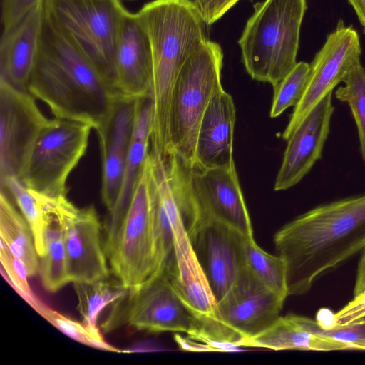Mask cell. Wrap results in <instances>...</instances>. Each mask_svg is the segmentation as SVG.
<instances>
[{"label": "cell", "mask_w": 365, "mask_h": 365, "mask_svg": "<svg viewBox=\"0 0 365 365\" xmlns=\"http://www.w3.org/2000/svg\"><path fill=\"white\" fill-rule=\"evenodd\" d=\"M273 241L286 263L288 296L307 293L319 277L365 249V194L310 210Z\"/></svg>", "instance_id": "obj_1"}, {"label": "cell", "mask_w": 365, "mask_h": 365, "mask_svg": "<svg viewBox=\"0 0 365 365\" xmlns=\"http://www.w3.org/2000/svg\"><path fill=\"white\" fill-rule=\"evenodd\" d=\"M28 92L44 102L56 118L96 129L117 95L90 59L55 22L46 18L41 48Z\"/></svg>", "instance_id": "obj_2"}, {"label": "cell", "mask_w": 365, "mask_h": 365, "mask_svg": "<svg viewBox=\"0 0 365 365\" xmlns=\"http://www.w3.org/2000/svg\"><path fill=\"white\" fill-rule=\"evenodd\" d=\"M138 14L148 31L153 56L150 150L165 157L170 153L172 91L185 61L207 39L205 24L193 0H154Z\"/></svg>", "instance_id": "obj_3"}, {"label": "cell", "mask_w": 365, "mask_h": 365, "mask_svg": "<svg viewBox=\"0 0 365 365\" xmlns=\"http://www.w3.org/2000/svg\"><path fill=\"white\" fill-rule=\"evenodd\" d=\"M307 0H264L254 5L238 41L254 80L274 88L295 66Z\"/></svg>", "instance_id": "obj_4"}, {"label": "cell", "mask_w": 365, "mask_h": 365, "mask_svg": "<svg viewBox=\"0 0 365 365\" xmlns=\"http://www.w3.org/2000/svg\"><path fill=\"white\" fill-rule=\"evenodd\" d=\"M222 59L221 46L207 38L185 61L172 91L170 153L177 154L192 168L200 120L212 96L222 88Z\"/></svg>", "instance_id": "obj_5"}, {"label": "cell", "mask_w": 365, "mask_h": 365, "mask_svg": "<svg viewBox=\"0 0 365 365\" xmlns=\"http://www.w3.org/2000/svg\"><path fill=\"white\" fill-rule=\"evenodd\" d=\"M43 1L46 14L90 59L115 93V51L125 9L121 0Z\"/></svg>", "instance_id": "obj_6"}, {"label": "cell", "mask_w": 365, "mask_h": 365, "mask_svg": "<svg viewBox=\"0 0 365 365\" xmlns=\"http://www.w3.org/2000/svg\"><path fill=\"white\" fill-rule=\"evenodd\" d=\"M111 272L128 290L155 275L156 261L148 160L121 225L105 250Z\"/></svg>", "instance_id": "obj_7"}, {"label": "cell", "mask_w": 365, "mask_h": 365, "mask_svg": "<svg viewBox=\"0 0 365 365\" xmlns=\"http://www.w3.org/2000/svg\"><path fill=\"white\" fill-rule=\"evenodd\" d=\"M92 128L83 122L56 117L49 119L19 179L38 192L66 196L67 179L86 151Z\"/></svg>", "instance_id": "obj_8"}, {"label": "cell", "mask_w": 365, "mask_h": 365, "mask_svg": "<svg viewBox=\"0 0 365 365\" xmlns=\"http://www.w3.org/2000/svg\"><path fill=\"white\" fill-rule=\"evenodd\" d=\"M122 323L148 332H181L195 339L200 334L197 319L175 291L164 273L118 300L103 324L109 331Z\"/></svg>", "instance_id": "obj_9"}, {"label": "cell", "mask_w": 365, "mask_h": 365, "mask_svg": "<svg viewBox=\"0 0 365 365\" xmlns=\"http://www.w3.org/2000/svg\"><path fill=\"white\" fill-rule=\"evenodd\" d=\"M287 296L274 292L244 266L227 294L217 302V315L235 348L262 333L280 316Z\"/></svg>", "instance_id": "obj_10"}, {"label": "cell", "mask_w": 365, "mask_h": 365, "mask_svg": "<svg viewBox=\"0 0 365 365\" xmlns=\"http://www.w3.org/2000/svg\"><path fill=\"white\" fill-rule=\"evenodd\" d=\"M51 205L63 230L69 282L108 279L110 271L101 225L94 207L78 208L66 196L51 197Z\"/></svg>", "instance_id": "obj_11"}, {"label": "cell", "mask_w": 365, "mask_h": 365, "mask_svg": "<svg viewBox=\"0 0 365 365\" xmlns=\"http://www.w3.org/2000/svg\"><path fill=\"white\" fill-rule=\"evenodd\" d=\"M361 48L359 36L352 26L339 20L322 48L310 63L309 80L299 103L294 106L282 134L287 140L312 109L360 63Z\"/></svg>", "instance_id": "obj_12"}, {"label": "cell", "mask_w": 365, "mask_h": 365, "mask_svg": "<svg viewBox=\"0 0 365 365\" xmlns=\"http://www.w3.org/2000/svg\"><path fill=\"white\" fill-rule=\"evenodd\" d=\"M28 91L0 81V181L20 178L33 147L49 119Z\"/></svg>", "instance_id": "obj_13"}, {"label": "cell", "mask_w": 365, "mask_h": 365, "mask_svg": "<svg viewBox=\"0 0 365 365\" xmlns=\"http://www.w3.org/2000/svg\"><path fill=\"white\" fill-rule=\"evenodd\" d=\"M197 258L217 302L232 287L245 266V237L230 226L207 220L188 235Z\"/></svg>", "instance_id": "obj_14"}, {"label": "cell", "mask_w": 365, "mask_h": 365, "mask_svg": "<svg viewBox=\"0 0 365 365\" xmlns=\"http://www.w3.org/2000/svg\"><path fill=\"white\" fill-rule=\"evenodd\" d=\"M139 98L116 95L109 112L96 128L101 153V197L108 213L115 207L120 192Z\"/></svg>", "instance_id": "obj_15"}, {"label": "cell", "mask_w": 365, "mask_h": 365, "mask_svg": "<svg viewBox=\"0 0 365 365\" xmlns=\"http://www.w3.org/2000/svg\"><path fill=\"white\" fill-rule=\"evenodd\" d=\"M192 180L205 221L218 220L247 237H254L235 163L209 169L195 167Z\"/></svg>", "instance_id": "obj_16"}, {"label": "cell", "mask_w": 365, "mask_h": 365, "mask_svg": "<svg viewBox=\"0 0 365 365\" xmlns=\"http://www.w3.org/2000/svg\"><path fill=\"white\" fill-rule=\"evenodd\" d=\"M334 110L332 92L327 93L306 115L287 140L274 190L297 184L321 159Z\"/></svg>", "instance_id": "obj_17"}, {"label": "cell", "mask_w": 365, "mask_h": 365, "mask_svg": "<svg viewBox=\"0 0 365 365\" xmlns=\"http://www.w3.org/2000/svg\"><path fill=\"white\" fill-rule=\"evenodd\" d=\"M115 93L128 98L150 93L153 56L150 38L140 16L125 9L115 51Z\"/></svg>", "instance_id": "obj_18"}, {"label": "cell", "mask_w": 365, "mask_h": 365, "mask_svg": "<svg viewBox=\"0 0 365 365\" xmlns=\"http://www.w3.org/2000/svg\"><path fill=\"white\" fill-rule=\"evenodd\" d=\"M44 20L43 0L15 24L4 29L0 43V81L28 91L41 52Z\"/></svg>", "instance_id": "obj_19"}, {"label": "cell", "mask_w": 365, "mask_h": 365, "mask_svg": "<svg viewBox=\"0 0 365 365\" xmlns=\"http://www.w3.org/2000/svg\"><path fill=\"white\" fill-rule=\"evenodd\" d=\"M235 108L223 88L211 98L200 123L195 150V167L215 168L235 163L232 143Z\"/></svg>", "instance_id": "obj_20"}, {"label": "cell", "mask_w": 365, "mask_h": 365, "mask_svg": "<svg viewBox=\"0 0 365 365\" xmlns=\"http://www.w3.org/2000/svg\"><path fill=\"white\" fill-rule=\"evenodd\" d=\"M153 103L150 94L138 101L133 140L125 167L120 192L116 205L105 224L104 249L115 237L130 205L137 184L145 168L150 148Z\"/></svg>", "instance_id": "obj_21"}, {"label": "cell", "mask_w": 365, "mask_h": 365, "mask_svg": "<svg viewBox=\"0 0 365 365\" xmlns=\"http://www.w3.org/2000/svg\"><path fill=\"white\" fill-rule=\"evenodd\" d=\"M239 347H257L272 350L336 351L348 346L332 337L309 329L305 317L294 314L279 316L266 330L244 340Z\"/></svg>", "instance_id": "obj_22"}, {"label": "cell", "mask_w": 365, "mask_h": 365, "mask_svg": "<svg viewBox=\"0 0 365 365\" xmlns=\"http://www.w3.org/2000/svg\"><path fill=\"white\" fill-rule=\"evenodd\" d=\"M0 235L11 252L26 265L29 277L36 274L39 265L31 230L24 218L1 190Z\"/></svg>", "instance_id": "obj_23"}, {"label": "cell", "mask_w": 365, "mask_h": 365, "mask_svg": "<svg viewBox=\"0 0 365 365\" xmlns=\"http://www.w3.org/2000/svg\"><path fill=\"white\" fill-rule=\"evenodd\" d=\"M1 189L13 196L31 230L36 252L41 257L45 252L44 233L50 217L47 195L27 187L16 177L1 182Z\"/></svg>", "instance_id": "obj_24"}, {"label": "cell", "mask_w": 365, "mask_h": 365, "mask_svg": "<svg viewBox=\"0 0 365 365\" xmlns=\"http://www.w3.org/2000/svg\"><path fill=\"white\" fill-rule=\"evenodd\" d=\"M44 233L45 252L41 257L39 272L44 288L55 292L70 282L67 274L63 233L59 221L51 208Z\"/></svg>", "instance_id": "obj_25"}, {"label": "cell", "mask_w": 365, "mask_h": 365, "mask_svg": "<svg viewBox=\"0 0 365 365\" xmlns=\"http://www.w3.org/2000/svg\"><path fill=\"white\" fill-rule=\"evenodd\" d=\"M73 287L78 302L77 309L83 318V323L91 328H98V317L105 307L123 298L129 291L118 280L108 279L73 282Z\"/></svg>", "instance_id": "obj_26"}, {"label": "cell", "mask_w": 365, "mask_h": 365, "mask_svg": "<svg viewBox=\"0 0 365 365\" xmlns=\"http://www.w3.org/2000/svg\"><path fill=\"white\" fill-rule=\"evenodd\" d=\"M245 266L270 289L288 297L287 267L284 259L263 250L254 237H245L242 245Z\"/></svg>", "instance_id": "obj_27"}, {"label": "cell", "mask_w": 365, "mask_h": 365, "mask_svg": "<svg viewBox=\"0 0 365 365\" xmlns=\"http://www.w3.org/2000/svg\"><path fill=\"white\" fill-rule=\"evenodd\" d=\"M344 86L335 91V97L346 103L355 120L361 157L365 161V67L355 66L344 79Z\"/></svg>", "instance_id": "obj_28"}, {"label": "cell", "mask_w": 365, "mask_h": 365, "mask_svg": "<svg viewBox=\"0 0 365 365\" xmlns=\"http://www.w3.org/2000/svg\"><path fill=\"white\" fill-rule=\"evenodd\" d=\"M310 73V64L297 63L292 71L274 87L270 117L276 118L286 109L295 106L305 91Z\"/></svg>", "instance_id": "obj_29"}, {"label": "cell", "mask_w": 365, "mask_h": 365, "mask_svg": "<svg viewBox=\"0 0 365 365\" xmlns=\"http://www.w3.org/2000/svg\"><path fill=\"white\" fill-rule=\"evenodd\" d=\"M36 311L58 330L78 342L104 351L126 352L108 344L98 328H91L83 322L71 319L42 304Z\"/></svg>", "instance_id": "obj_30"}, {"label": "cell", "mask_w": 365, "mask_h": 365, "mask_svg": "<svg viewBox=\"0 0 365 365\" xmlns=\"http://www.w3.org/2000/svg\"><path fill=\"white\" fill-rule=\"evenodd\" d=\"M0 259L6 277L18 293L36 310L41 304L34 295L29 282V272L25 264L16 257L1 240Z\"/></svg>", "instance_id": "obj_31"}, {"label": "cell", "mask_w": 365, "mask_h": 365, "mask_svg": "<svg viewBox=\"0 0 365 365\" xmlns=\"http://www.w3.org/2000/svg\"><path fill=\"white\" fill-rule=\"evenodd\" d=\"M311 330L332 337L346 344L349 349L365 350V318L348 324L322 328L317 321L307 317Z\"/></svg>", "instance_id": "obj_32"}, {"label": "cell", "mask_w": 365, "mask_h": 365, "mask_svg": "<svg viewBox=\"0 0 365 365\" xmlns=\"http://www.w3.org/2000/svg\"><path fill=\"white\" fill-rule=\"evenodd\" d=\"M364 318L365 290L354 295V299L346 306L341 308L336 313H333L332 322L331 326L328 328L348 324Z\"/></svg>", "instance_id": "obj_33"}, {"label": "cell", "mask_w": 365, "mask_h": 365, "mask_svg": "<svg viewBox=\"0 0 365 365\" xmlns=\"http://www.w3.org/2000/svg\"><path fill=\"white\" fill-rule=\"evenodd\" d=\"M43 0H3L1 21L4 29L15 24L24 15Z\"/></svg>", "instance_id": "obj_34"}, {"label": "cell", "mask_w": 365, "mask_h": 365, "mask_svg": "<svg viewBox=\"0 0 365 365\" xmlns=\"http://www.w3.org/2000/svg\"><path fill=\"white\" fill-rule=\"evenodd\" d=\"M205 25H212L232 8L240 0H193ZM252 1V0H250Z\"/></svg>", "instance_id": "obj_35"}, {"label": "cell", "mask_w": 365, "mask_h": 365, "mask_svg": "<svg viewBox=\"0 0 365 365\" xmlns=\"http://www.w3.org/2000/svg\"><path fill=\"white\" fill-rule=\"evenodd\" d=\"M365 290V249L359 261L356 281L354 288V295Z\"/></svg>", "instance_id": "obj_36"}, {"label": "cell", "mask_w": 365, "mask_h": 365, "mask_svg": "<svg viewBox=\"0 0 365 365\" xmlns=\"http://www.w3.org/2000/svg\"><path fill=\"white\" fill-rule=\"evenodd\" d=\"M354 9L365 33V0H348Z\"/></svg>", "instance_id": "obj_37"}, {"label": "cell", "mask_w": 365, "mask_h": 365, "mask_svg": "<svg viewBox=\"0 0 365 365\" xmlns=\"http://www.w3.org/2000/svg\"><path fill=\"white\" fill-rule=\"evenodd\" d=\"M128 1H133V0H128Z\"/></svg>", "instance_id": "obj_38"}]
</instances>
